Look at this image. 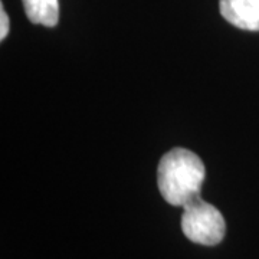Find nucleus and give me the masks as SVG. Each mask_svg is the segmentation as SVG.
I'll return each mask as SVG.
<instances>
[{
	"mask_svg": "<svg viewBox=\"0 0 259 259\" xmlns=\"http://www.w3.org/2000/svg\"><path fill=\"white\" fill-rule=\"evenodd\" d=\"M206 170L193 151L176 147L166 153L157 168L158 190L171 206H185L200 196Z\"/></svg>",
	"mask_w": 259,
	"mask_h": 259,
	"instance_id": "1",
	"label": "nucleus"
},
{
	"mask_svg": "<svg viewBox=\"0 0 259 259\" xmlns=\"http://www.w3.org/2000/svg\"><path fill=\"white\" fill-rule=\"evenodd\" d=\"M182 231L193 243L203 246L219 245L226 233V222L221 210L204 202L200 196L183 206Z\"/></svg>",
	"mask_w": 259,
	"mask_h": 259,
	"instance_id": "2",
	"label": "nucleus"
},
{
	"mask_svg": "<svg viewBox=\"0 0 259 259\" xmlns=\"http://www.w3.org/2000/svg\"><path fill=\"white\" fill-rule=\"evenodd\" d=\"M221 15L243 30H259V0H219Z\"/></svg>",
	"mask_w": 259,
	"mask_h": 259,
	"instance_id": "3",
	"label": "nucleus"
},
{
	"mask_svg": "<svg viewBox=\"0 0 259 259\" xmlns=\"http://www.w3.org/2000/svg\"><path fill=\"white\" fill-rule=\"evenodd\" d=\"M25 13L35 25L47 28L56 26L59 20V3L58 0H22Z\"/></svg>",
	"mask_w": 259,
	"mask_h": 259,
	"instance_id": "4",
	"label": "nucleus"
},
{
	"mask_svg": "<svg viewBox=\"0 0 259 259\" xmlns=\"http://www.w3.org/2000/svg\"><path fill=\"white\" fill-rule=\"evenodd\" d=\"M9 33V18L8 13L5 12L3 5L0 6V40H3Z\"/></svg>",
	"mask_w": 259,
	"mask_h": 259,
	"instance_id": "5",
	"label": "nucleus"
}]
</instances>
